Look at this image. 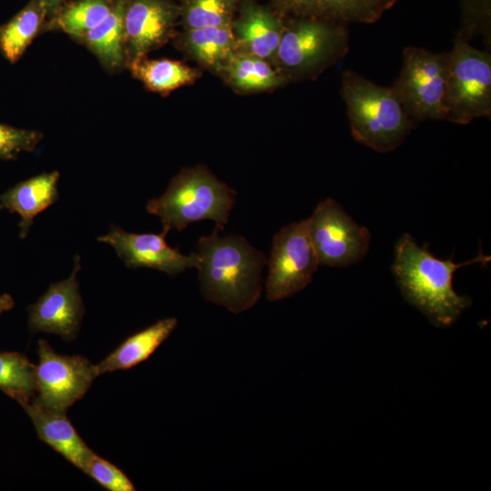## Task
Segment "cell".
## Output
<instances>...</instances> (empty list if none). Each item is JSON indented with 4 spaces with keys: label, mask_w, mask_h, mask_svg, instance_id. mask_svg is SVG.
Returning <instances> with one entry per match:
<instances>
[{
    "label": "cell",
    "mask_w": 491,
    "mask_h": 491,
    "mask_svg": "<svg viewBox=\"0 0 491 491\" xmlns=\"http://www.w3.org/2000/svg\"><path fill=\"white\" fill-rule=\"evenodd\" d=\"M490 259L482 251L476 257L460 264L451 258L439 259L426 246H420L406 233L396 244L392 270L405 299L425 314L433 325L444 327L456 321L471 305L468 296L454 290V273L476 263L486 266Z\"/></svg>",
    "instance_id": "obj_1"
},
{
    "label": "cell",
    "mask_w": 491,
    "mask_h": 491,
    "mask_svg": "<svg viewBox=\"0 0 491 491\" xmlns=\"http://www.w3.org/2000/svg\"><path fill=\"white\" fill-rule=\"evenodd\" d=\"M203 296L232 313L253 307L262 292L264 254L238 235L219 236L218 228L197 243Z\"/></svg>",
    "instance_id": "obj_2"
},
{
    "label": "cell",
    "mask_w": 491,
    "mask_h": 491,
    "mask_svg": "<svg viewBox=\"0 0 491 491\" xmlns=\"http://www.w3.org/2000/svg\"><path fill=\"white\" fill-rule=\"evenodd\" d=\"M341 94L353 137L377 152L396 149L416 125L390 87L355 71L343 74Z\"/></svg>",
    "instance_id": "obj_3"
},
{
    "label": "cell",
    "mask_w": 491,
    "mask_h": 491,
    "mask_svg": "<svg viewBox=\"0 0 491 491\" xmlns=\"http://www.w3.org/2000/svg\"><path fill=\"white\" fill-rule=\"evenodd\" d=\"M235 193L204 167L181 171L146 210L157 215L163 227L184 230L193 222L211 219L224 229L235 205Z\"/></svg>",
    "instance_id": "obj_4"
},
{
    "label": "cell",
    "mask_w": 491,
    "mask_h": 491,
    "mask_svg": "<svg viewBox=\"0 0 491 491\" xmlns=\"http://www.w3.org/2000/svg\"><path fill=\"white\" fill-rule=\"evenodd\" d=\"M444 120L466 125L491 115V56L470 45L461 34L448 52Z\"/></svg>",
    "instance_id": "obj_5"
},
{
    "label": "cell",
    "mask_w": 491,
    "mask_h": 491,
    "mask_svg": "<svg viewBox=\"0 0 491 491\" xmlns=\"http://www.w3.org/2000/svg\"><path fill=\"white\" fill-rule=\"evenodd\" d=\"M447 65L448 53L405 48L402 69L390 88L414 121L444 120Z\"/></svg>",
    "instance_id": "obj_6"
},
{
    "label": "cell",
    "mask_w": 491,
    "mask_h": 491,
    "mask_svg": "<svg viewBox=\"0 0 491 491\" xmlns=\"http://www.w3.org/2000/svg\"><path fill=\"white\" fill-rule=\"evenodd\" d=\"M36 393L31 400L52 413L65 415L99 376L96 365L81 356H62L45 339L38 341Z\"/></svg>",
    "instance_id": "obj_7"
},
{
    "label": "cell",
    "mask_w": 491,
    "mask_h": 491,
    "mask_svg": "<svg viewBox=\"0 0 491 491\" xmlns=\"http://www.w3.org/2000/svg\"><path fill=\"white\" fill-rule=\"evenodd\" d=\"M319 266L304 219L284 226L274 236L266 283V298L279 301L303 290Z\"/></svg>",
    "instance_id": "obj_8"
},
{
    "label": "cell",
    "mask_w": 491,
    "mask_h": 491,
    "mask_svg": "<svg viewBox=\"0 0 491 491\" xmlns=\"http://www.w3.org/2000/svg\"><path fill=\"white\" fill-rule=\"evenodd\" d=\"M346 29L318 20L299 21L283 31L276 55L288 72L303 75L336 63L348 51Z\"/></svg>",
    "instance_id": "obj_9"
},
{
    "label": "cell",
    "mask_w": 491,
    "mask_h": 491,
    "mask_svg": "<svg viewBox=\"0 0 491 491\" xmlns=\"http://www.w3.org/2000/svg\"><path fill=\"white\" fill-rule=\"evenodd\" d=\"M307 220L319 265L345 267L357 263L367 253L369 230L356 223L332 198L320 202Z\"/></svg>",
    "instance_id": "obj_10"
},
{
    "label": "cell",
    "mask_w": 491,
    "mask_h": 491,
    "mask_svg": "<svg viewBox=\"0 0 491 491\" xmlns=\"http://www.w3.org/2000/svg\"><path fill=\"white\" fill-rule=\"evenodd\" d=\"M169 230L163 227L160 234H135L112 225L109 232L98 236L97 240L115 248L128 268H153L170 276L182 273L186 268H197V254L183 255L166 243L165 236Z\"/></svg>",
    "instance_id": "obj_11"
},
{
    "label": "cell",
    "mask_w": 491,
    "mask_h": 491,
    "mask_svg": "<svg viewBox=\"0 0 491 491\" xmlns=\"http://www.w3.org/2000/svg\"><path fill=\"white\" fill-rule=\"evenodd\" d=\"M80 270L77 255L70 276L49 286L38 300L28 306V325L33 333L59 335L66 341L75 338L85 314L76 275Z\"/></svg>",
    "instance_id": "obj_12"
},
{
    "label": "cell",
    "mask_w": 491,
    "mask_h": 491,
    "mask_svg": "<svg viewBox=\"0 0 491 491\" xmlns=\"http://www.w3.org/2000/svg\"><path fill=\"white\" fill-rule=\"evenodd\" d=\"M177 10L166 0H127L124 15L125 51L131 61L144 57L168 37Z\"/></svg>",
    "instance_id": "obj_13"
},
{
    "label": "cell",
    "mask_w": 491,
    "mask_h": 491,
    "mask_svg": "<svg viewBox=\"0 0 491 491\" xmlns=\"http://www.w3.org/2000/svg\"><path fill=\"white\" fill-rule=\"evenodd\" d=\"M59 173H43L21 181L0 195V209L20 215V237H26L35 217L58 199Z\"/></svg>",
    "instance_id": "obj_14"
},
{
    "label": "cell",
    "mask_w": 491,
    "mask_h": 491,
    "mask_svg": "<svg viewBox=\"0 0 491 491\" xmlns=\"http://www.w3.org/2000/svg\"><path fill=\"white\" fill-rule=\"evenodd\" d=\"M20 406L31 418L39 439L83 471L93 451L80 437L65 415L45 410L32 401Z\"/></svg>",
    "instance_id": "obj_15"
},
{
    "label": "cell",
    "mask_w": 491,
    "mask_h": 491,
    "mask_svg": "<svg viewBox=\"0 0 491 491\" xmlns=\"http://www.w3.org/2000/svg\"><path fill=\"white\" fill-rule=\"evenodd\" d=\"M232 25L236 33V44L244 53L262 59L276 54L284 30L279 20L266 9L249 5Z\"/></svg>",
    "instance_id": "obj_16"
},
{
    "label": "cell",
    "mask_w": 491,
    "mask_h": 491,
    "mask_svg": "<svg viewBox=\"0 0 491 491\" xmlns=\"http://www.w3.org/2000/svg\"><path fill=\"white\" fill-rule=\"evenodd\" d=\"M177 326L175 317L161 319L130 336L96 365L99 375L132 368L145 361Z\"/></svg>",
    "instance_id": "obj_17"
},
{
    "label": "cell",
    "mask_w": 491,
    "mask_h": 491,
    "mask_svg": "<svg viewBox=\"0 0 491 491\" xmlns=\"http://www.w3.org/2000/svg\"><path fill=\"white\" fill-rule=\"evenodd\" d=\"M126 1L114 0L106 18L81 38L106 69H118L125 61L124 15Z\"/></svg>",
    "instance_id": "obj_18"
},
{
    "label": "cell",
    "mask_w": 491,
    "mask_h": 491,
    "mask_svg": "<svg viewBox=\"0 0 491 491\" xmlns=\"http://www.w3.org/2000/svg\"><path fill=\"white\" fill-rule=\"evenodd\" d=\"M396 0H292L288 10L333 20L371 23Z\"/></svg>",
    "instance_id": "obj_19"
},
{
    "label": "cell",
    "mask_w": 491,
    "mask_h": 491,
    "mask_svg": "<svg viewBox=\"0 0 491 491\" xmlns=\"http://www.w3.org/2000/svg\"><path fill=\"white\" fill-rule=\"evenodd\" d=\"M46 19L42 0H31L7 23L0 26V51L10 62H17Z\"/></svg>",
    "instance_id": "obj_20"
},
{
    "label": "cell",
    "mask_w": 491,
    "mask_h": 491,
    "mask_svg": "<svg viewBox=\"0 0 491 491\" xmlns=\"http://www.w3.org/2000/svg\"><path fill=\"white\" fill-rule=\"evenodd\" d=\"M188 50L204 65L224 68L237 46L232 24L187 30Z\"/></svg>",
    "instance_id": "obj_21"
},
{
    "label": "cell",
    "mask_w": 491,
    "mask_h": 491,
    "mask_svg": "<svg viewBox=\"0 0 491 491\" xmlns=\"http://www.w3.org/2000/svg\"><path fill=\"white\" fill-rule=\"evenodd\" d=\"M129 68L135 77L150 90L166 93L193 83L199 73L178 61L170 59L132 60Z\"/></svg>",
    "instance_id": "obj_22"
},
{
    "label": "cell",
    "mask_w": 491,
    "mask_h": 491,
    "mask_svg": "<svg viewBox=\"0 0 491 491\" xmlns=\"http://www.w3.org/2000/svg\"><path fill=\"white\" fill-rule=\"evenodd\" d=\"M229 81L242 91H261L276 87L284 82L265 59L235 53L224 66Z\"/></svg>",
    "instance_id": "obj_23"
},
{
    "label": "cell",
    "mask_w": 491,
    "mask_h": 491,
    "mask_svg": "<svg viewBox=\"0 0 491 491\" xmlns=\"http://www.w3.org/2000/svg\"><path fill=\"white\" fill-rule=\"evenodd\" d=\"M0 390L19 405L36 393L35 365L18 352L0 351Z\"/></svg>",
    "instance_id": "obj_24"
},
{
    "label": "cell",
    "mask_w": 491,
    "mask_h": 491,
    "mask_svg": "<svg viewBox=\"0 0 491 491\" xmlns=\"http://www.w3.org/2000/svg\"><path fill=\"white\" fill-rule=\"evenodd\" d=\"M113 5L114 0H77L61 8L50 25L81 40L106 18Z\"/></svg>",
    "instance_id": "obj_25"
},
{
    "label": "cell",
    "mask_w": 491,
    "mask_h": 491,
    "mask_svg": "<svg viewBox=\"0 0 491 491\" xmlns=\"http://www.w3.org/2000/svg\"><path fill=\"white\" fill-rule=\"evenodd\" d=\"M236 0H184L182 14L187 30L232 24Z\"/></svg>",
    "instance_id": "obj_26"
},
{
    "label": "cell",
    "mask_w": 491,
    "mask_h": 491,
    "mask_svg": "<svg viewBox=\"0 0 491 491\" xmlns=\"http://www.w3.org/2000/svg\"><path fill=\"white\" fill-rule=\"evenodd\" d=\"M84 473L110 491H135V487L125 473L94 452L88 456Z\"/></svg>",
    "instance_id": "obj_27"
},
{
    "label": "cell",
    "mask_w": 491,
    "mask_h": 491,
    "mask_svg": "<svg viewBox=\"0 0 491 491\" xmlns=\"http://www.w3.org/2000/svg\"><path fill=\"white\" fill-rule=\"evenodd\" d=\"M43 138L35 130L16 128L0 123V159H15L21 152H32Z\"/></svg>",
    "instance_id": "obj_28"
},
{
    "label": "cell",
    "mask_w": 491,
    "mask_h": 491,
    "mask_svg": "<svg viewBox=\"0 0 491 491\" xmlns=\"http://www.w3.org/2000/svg\"><path fill=\"white\" fill-rule=\"evenodd\" d=\"M62 0H42L46 18L53 19L61 9Z\"/></svg>",
    "instance_id": "obj_29"
},
{
    "label": "cell",
    "mask_w": 491,
    "mask_h": 491,
    "mask_svg": "<svg viewBox=\"0 0 491 491\" xmlns=\"http://www.w3.org/2000/svg\"><path fill=\"white\" fill-rule=\"evenodd\" d=\"M15 306V301L9 294L0 295V315L11 310Z\"/></svg>",
    "instance_id": "obj_30"
},
{
    "label": "cell",
    "mask_w": 491,
    "mask_h": 491,
    "mask_svg": "<svg viewBox=\"0 0 491 491\" xmlns=\"http://www.w3.org/2000/svg\"><path fill=\"white\" fill-rule=\"evenodd\" d=\"M279 4L286 9H288L292 0H277Z\"/></svg>",
    "instance_id": "obj_31"
}]
</instances>
